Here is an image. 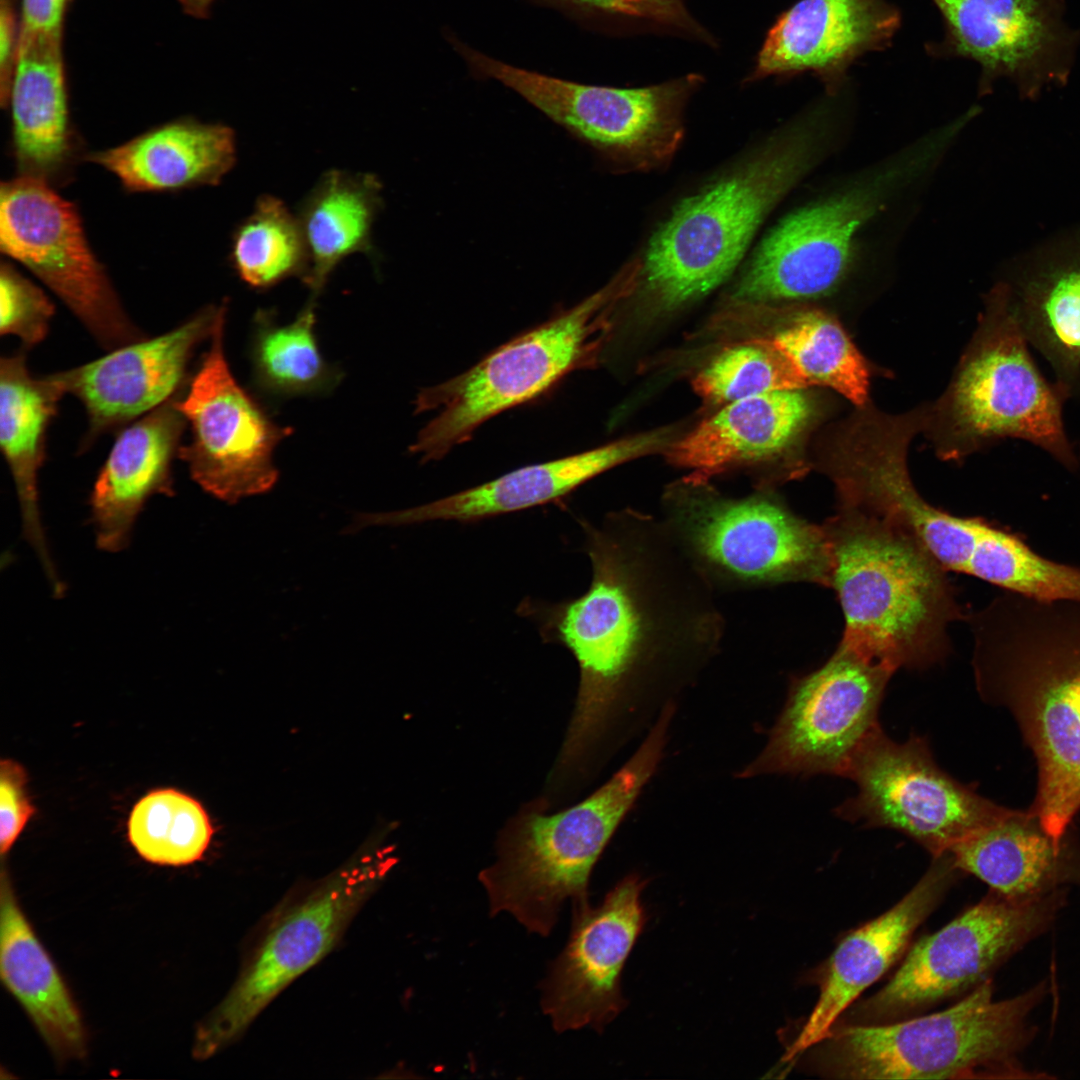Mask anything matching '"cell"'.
I'll list each match as a JSON object with an SVG mask.
<instances>
[{"mask_svg": "<svg viewBox=\"0 0 1080 1080\" xmlns=\"http://www.w3.org/2000/svg\"><path fill=\"white\" fill-rule=\"evenodd\" d=\"M844 777L855 782L857 794L835 809L838 817L894 829L933 857L1009 810L941 769L926 737L899 743L881 727L858 749Z\"/></svg>", "mask_w": 1080, "mask_h": 1080, "instance_id": "cell-14", "label": "cell"}, {"mask_svg": "<svg viewBox=\"0 0 1080 1080\" xmlns=\"http://www.w3.org/2000/svg\"><path fill=\"white\" fill-rule=\"evenodd\" d=\"M213 828L203 806L175 789H157L143 796L131 810L127 835L145 861L184 866L199 861L207 850Z\"/></svg>", "mask_w": 1080, "mask_h": 1080, "instance_id": "cell-36", "label": "cell"}, {"mask_svg": "<svg viewBox=\"0 0 1080 1080\" xmlns=\"http://www.w3.org/2000/svg\"><path fill=\"white\" fill-rule=\"evenodd\" d=\"M816 405L805 389L781 390L728 403L665 449L667 460L709 479L730 468L783 456L810 426Z\"/></svg>", "mask_w": 1080, "mask_h": 1080, "instance_id": "cell-26", "label": "cell"}, {"mask_svg": "<svg viewBox=\"0 0 1080 1080\" xmlns=\"http://www.w3.org/2000/svg\"><path fill=\"white\" fill-rule=\"evenodd\" d=\"M55 313L44 291L25 278L10 263L0 269V333L18 337L27 349L47 336Z\"/></svg>", "mask_w": 1080, "mask_h": 1080, "instance_id": "cell-38", "label": "cell"}, {"mask_svg": "<svg viewBox=\"0 0 1080 1080\" xmlns=\"http://www.w3.org/2000/svg\"><path fill=\"white\" fill-rule=\"evenodd\" d=\"M1079 461H1080V456H1079Z\"/></svg>", "mask_w": 1080, "mask_h": 1080, "instance_id": "cell-44", "label": "cell"}, {"mask_svg": "<svg viewBox=\"0 0 1080 1080\" xmlns=\"http://www.w3.org/2000/svg\"><path fill=\"white\" fill-rule=\"evenodd\" d=\"M768 337L794 363L811 385L833 389L857 407L868 402L866 363L842 325L815 307L793 310Z\"/></svg>", "mask_w": 1080, "mask_h": 1080, "instance_id": "cell-34", "label": "cell"}, {"mask_svg": "<svg viewBox=\"0 0 1080 1080\" xmlns=\"http://www.w3.org/2000/svg\"><path fill=\"white\" fill-rule=\"evenodd\" d=\"M667 446L668 432L664 430L639 434L581 453L527 465L430 503L401 511L366 514L364 520L367 525H410L430 521L474 523L559 500L597 475Z\"/></svg>", "mask_w": 1080, "mask_h": 1080, "instance_id": "cell-24", "label": "cell"}, {"mask_svg": "<svg viewBox=\"0 0 1080 1080\" xmlns=\"http://www.w3.org/2000/svg\"><path fill=\"white\" fill-rule=\"evenodd\" d=\"M954 50L978 62L980 90L1006 77L1023 99L1068 80L1077 42L1065 24L1062 0H933Z\"/></svg>", "mask_w": 1080, "mask_h": 1080, "instance_id": "cell-19", "label": "cell"}, {"mask_svg": "<svg viewBox=\"0 0 1080 1080\" xmlns=\"http://www.w3.org/2000/svg\"><path fill=\"white\" fill-rule=\"evenodd\" d=\"M67 0H22L19 37H60Z\"/></svg>", "mask_w": 1080, "mask_h": 1080, "instance_id": "cell-41", "label": "cell"}, {"mask_svg": "<svg viewBox=\"0 0 1080 1080\" xmlns=\"http://www.w3.org/2000/svg\"><path fill=\"white\" fill-rule=\"evenodd\" d=\"M315 300L296 319L279 325L274 313L258 310L253 321L251 361L255 385L273 397L315 395L331 391L341 378L318 348Z\"/></svg>", "mask_w": 1080, "mask_h": 1080, "instance_id": "cell-33", "label": "cell"}, {"mask_svg": "<svg viewBox=\"0 0 1080 1080\" xmlns=\"http://www.w3.org/2000/svg\"><path fill=\"white\" fill-rule=\"evenodd\" d=\"M645 885L629 875L599 906L573 905L569 940L541 984V1006L557 1032L602 1031L624 1008L620 976L645 923Z\"/></svg>", "mask_w": 1080, "mask_h": 1080, "instance_id": "cell-18", "label": "cell"}, {"mask_svg": "<svg viewBox=\"0 0 1080 1080\" xmlns=\"http://www.w3.org/2000/svg\"><path fill=\"white\" fill-rule=\"evenodd\" d=\"M66 394L58 373L31 374L24 351L0 360V444L21 511L22 530L57 595L62 584L53 564L39 508L38 475L49 426Z\"/></svg>", "mask_w": 1080, "mask_h": 1080, "instance_id": "cell-28", "label": "cell"}, {"mask_svg": "<svg viewBox=\"0 0 1080 1080\" xmlns=\"http://www.w3.org/2000/svg\"><path fill=\"white\" fill-rule=\"evenodd\" d=\"M1046 982L993 999L990 978L950 1008L882 1024H836L808 1048L807 1063L833 1079L1033 1078L1017 1055L1033 1039L1029 1014Z\"/></svg>", "mask_w": 1080, "mask_h": 1080, "instance_id": "cell-5", "label": "cell"}, {"mask_svg": "<svg viewBox=\"0 0 1080 1080\" xmlns=\"http://www.w3.org/2000/svg\"><path fill=\"white\" fill-rule=\"evenodd\" d=\"M454 47L472 72L521 96L554 123L615 165L650 170L670 161L684 135V110L703 78L688 74L661 84L616 88L582 84Z\"/></svg>", "mask_w": 1080, "mask_h": 1080, "instance_id": "cell-10", "label": "cell"}, {"mask_svg": "<svg viewBox=\"0 0 1080 1080\" xmlns=\"http://www.w3.org/2000/svg\"><path fill=\"white\" fill-rule=\"evenodd\" d=\"M0 246L38 277L107 350L146 336L123 308L86 239L76 207L48 182H2Z\"/></svg>", "mask_w": 1080, "mask_h": 1080, "instance_id": "cell-15", "label": "cell"}, {"mask_svg": "<svg viewBox=\"0 0 1080 1080\" xmlns=\"http://www.w3.org/2000/svg\"><path fill=\"white\" fill-rule=\"evenodd\" d=\"M958 872L949 852L934 856L927 872L899 902L841 940L817 974L818 1000L788 1046L785 1061L825 1037L859 995L896 962Z\"/></svg>", "mask_w": 1080, "mask_h": 1080, "instance_id": "cell-21", "label": "cell"}, {"mask_svg": "<svg viewBox=\"0 0 1080 1080\" xmlns=\"http://www.w3.org/2000/svg\"><path fill=\"white\" fill-rule=\"evenodd\" d=\"M27 777L21 765L2 760L0 766V846L4 856L34 813L27 791Z\"/></svg>", "mask_w": 1080, "mask_h": 1080, "instance_id": "cell-40", "label": "cell"}, {"mask_svg": "<svg viewBox=\"0 0 1080 1080\" xmlns=\"http://www.w3.org/2000/svg\"><path fill=\"white\" fill-rule=\"evenodd\" d=\"M59 37H19L8 105L21 175L62 181L75 158Z\"/></svg>", "mask_w": 1080, "mask_h": 1080, "instance_id": "cell-29", "label": "cell"}, {"mask_svg": "<svg viewBox=\"0 0 1080 1080\" xmlns=\"http://www.w3.org/2000/svg\"><path fill=\"white\" fill-rule=\"evenodd\" d=\"M585 16L631 20L706 39L707 33L692 18L683 0H544Z\"/></svg>", "mask_w": 1080, "mask_h": 1080, "instance_id": "cell-39", "label": "cell"}, {"mask_svg": "<svg viewBox=\"0 0 1080 1080\" xmlns=\"http://www.w3.org/2000/svg\"><path fill=\"white\" fill-rule=\"evenodd\" d=\"M672 713L667 705L632 758L582 802L548 814L543 800L533 801L510 819L496 861L479 873L491 915L509 913L528 931L547 936L568 899L588 901L592 868L654 773Z\"/></svg>", "mask_w": 1080, "mask_h": 1080, "instance_id": "cell-6", "label": "cell"}, {"mask_svg": "<svg viewBox=\"0 0 1080 1080\" xmlns=\"http://www.w3.org/2000/svg\"><path fill=\"white\" fill-rule=\"evenodd\" d=\"M184 12L195 18H206L215 0H177Z\"/></svg>", "mask_w": 1080, "mask_h": 1080, "instance_id": "cell-43", "label": "cell"}, {"mask_svg": "<svg viewBox=\"0 0 1080 1080\" xmlns=\"http://www.w3.org/2000/svg\"><path fill=\"white\" fill-rule=\"evenodd\" d=\"M692 385L704 400L717 404L810 386L790 358L769 338L726 348L695 376Z\"/></svg>", "mask_w": 1080, "mask_h": 1080, "instance_id": "cell-37", "label": "cell"}, {"mask_svg": "<svg viewBox=\"0 0 1080 1080\" xmlns=\"http://www.w3.org/2000/svg\"><path fill=\"white\" fill-rule=\"evenodd\" d=\"M392 864L385 852L364 855L283 911L231 990L198 1026L193 1056L208 1059L232 1044L279 993L324 958Z\"/></svg>", "mask_w": 1080, "mask_h": 1080, "instance_id": "cell-13", "label": "cell"}, {"mask_svg": "<svg viewBox=\"0 0 1080 1080\" xmlns=\"http://www.w3.org/2000/svg\"><path fill=\"white\" fill-rule=\"evenodd\" d=\"M823 528L845 619L841 642L895 671L943 661L949 625L967 618L947 571L915 537L861 508L838 503Z\"/></svg>", "mask_w": 1080, "mask_h": 1080, "instance_id": "cell-3", "label": "cell"}, {"mask_svg": "<svg viewBox=\"0 0 1080 1080\" xmlns=\"http://www.w3.org/2000/svg\"><path fill=\"white\" fill-rule=\"evenodd\" d=\"M19 32L14 0H1L0 5V99L6 106L15 68Z\"/></svg>", "mask_w": 1080, "mask_h": 1080, "instance_id": "cell-42", "label": "cell"}, {"mask_svg": "<svg viewBox=\"0 0 1080 1080\" xmlns=\"http://www.w3.org/2000/svg\"><path fill=\"white\" fill-rule=\"evenodd\" d=\"M942 149L938 139L929 137L875 177L785 217L755 250L733 298L761 304L818 299L834 292L853 266L859 230Z\"/></svg>", "mask_w": 1080, "mask_h": 1080, "instance_id": "cell-11", "label": "cell"}, {"mask_svg": "<svg viewBox=\"0 0 1080 1080\" xmlns=\"http://www.w3.org/2000/svg\"><path fill=\"white\" fill-rule=\"evenodd\" d=\"M661 518L714 589L787 583L830 587L831 553L823 525L761 490L730 498L688 477L663 498Z\"/></svg>", "mask_w": 1080, "mask_h": 1080, "instance_id": "cell-9", "label": "cell"}, {"mask_svg": "<svg viewBox=\"0 0 1080 1080\" xmlns=\"http://www.w3.org/2000/svg\"><path fill=\"white\" fill-rule=\"evenodd\" d=\"M967 619L977 690L1011 714L1033 752L1029 810L1060 841L1080 811V600L1003 591Z\"/></svg>", "mask_w": 1080, "mask_h": 1080, "instance_id": "cell-2", "label": "cell"}, {"mask_svg": "<svg viewBox=\"0 0 1080 1080\" xmlns=\"http://www.w3.org/2000/svg\"><path fill=\"white\" fill-rule=\"evenodd\" d=\"M382 185L369 173L329 170L302 202L300 221L309 254L303 278L315 298L348 256L371 253V235L382 207Z\"/></svg>", "mask_w": 1080, "mask_h": 1080, "instance_id": "cell-32", "label": "cell"}, {"mask_svg": "<svg viewBox=\"0 0 1080 1080\" xmlns=\"http://www.w3.org/2000/svg\"><path fill=\"white\" fill-rule=\"evenodd\" d=\"M961 872L1012 899L1080 885V841L1072 828L1055 840L1028 810L1010 809L947 851Z\"/></svg>", "mask_w": 1080, "mask_h": 1080, "instance_id": "cell-27", "label": "cell"}, {"mask_svg": "<svg viewBox=\"0 0 1080 1080\" xmlns=\"http://www.w3.org/2000/svg\"><path fill=\"white\" fill-rule=\"evenodd\" d=\"M222 305L208 306L157 337H145L57 372L66 394L75 396L86 411V443L176 396L197 346L211 337Z\"/></svg>", "mask_w": 1080, "mask_h": 1080, "instance_id": "cell-20", "label": "cell"}, {"mask_svg": "<svg viewBox=\"0 0 1080 1080\" xmlns=\"http://www.w3.org/2000/svg\"><path fill=\"white\" fill-rule=\"evenodd\" d=\"M0 974L57 1060L85 1056L86 1032L78 1007L4 872L0 889Z\"/></svg>", "mask_w": 1080, "mask_h": 1080, "instance_id": "cell-30", "label": "cell"}, {"mask_svg": "<svg viewBox=\"0 0 1080 1080\" xmlns=\"http://www.w3.org/2000/svg\"><path fill=\"white\" fill-rule=\"evenodd\" d=\"M1066 400H1080V224L1012 258L997 281Z\"/></svg>", "mask_w": 1080, "mask_h": 1080, "instance_id": "cell-22", "label": "cell"}, {"mask_svg": "<svg viewBox=\"0 0 1080 1080\" xmlns=\"http://www.w3.org/2000/svg\"><path fill=\"white\" fill-rule=\"evenodd\" d=\"M579 523L592 568L589 588L557 602L526 598L517 607L544 642L565 647L579 666L558 765L567 769L632 687L662 671L698 666L718 652L725 632L714 587L662 518L624 508L599 523Z\"/></svg>", "mask_w": 1080, "mask_h": 1080, "instance_id": "cell-1", "label": "cell"}, {"mask_svg": "<svg viewBox=\"0 0 1080 1080\" xmlns=\"http://www.w3.org/2000/svg\"><path fill=\"white\" fill-rule=\"evenodd\" d=\"M895 670L840 641L818 669L795 679L760 755L740 774L844 777L880 726L879 709Z\"/></svg>", "mask_w": 1080, "mask_h": 1080, "instance_id": "cell-16", "label": "cell"}, {"mask_svg": "<svg viewBox=\"0 0 1080 1080\" xmlns=\"http://www.w3.org/2000/svg\"><path fill=\"white\" fill-rule=\"evenodd\" d=\"M640 258L576 305L499 346L465 372L427 387L415 412H433L410 446L429 462L472 438L494 416L523 404L565 375L593 365L608 339L618 305L639 284Z\"/></svg>", "mask_w": 1080, "mask_h": 1080, "instance_id": "cell-7", "label": "cell"}, {"mask_svg": "<svg viewBox=\"0 0 1080 1080\" xmlns=\"http://www.w3.org/2000/svg\"><path fill=\"white\" fill-rule=\"evenodd\" d=\"M899 23L886 0H800L767 32L747 81L808 71L833 93L849 65L887 46Z\"/></svg>", "mask_w": 1080, "mask_h": 1080, "instance_id": "cell-23", "label": "cell"}, {"mask_svg": "<svg viewBox=\"0 0 1080 1080\" xmlns=\"http://www.w3.org/2000/svg\"><path fill=\"white\" fill-rule=\"evenodd\" d=\"M89 160L113 173L131 192L216 185L236 161L233 130L192 119L153 128Z\"/></svg>", "mask_w": 1080, "mask_h": 1080, "instance_id": "cell-31", "label": "cell"}, {"mask_svg": "<svg viewBox=\"0 0 1080 1080\" xmlns=\"http://www.w3.org/2000/svg\"><path fill=\"white\" fill-rule=\"evenodd\" d=\"M1066 401L1041 374L1002 286L984 297L976 331L938 408L944 457L960 458L999 440L1027 441L1070 472L1079 458L1063 421Z\"/></svg>", "mask_w": 1080, "mask_h": 1080, "instance_id": "cell-8", "label": "cell"}, {"mask_svg": "<svg viewBox=\"0 0 1080 1080\" xmlns=\"http://www.w3.org/2000/svg\"><path fill=\"white\" fill-rule=\"evenodd\" d=\"M226 311L223 303L209 350L175 404L190 429L178 457L206 492L236 503L273 487V451L291 429L274 423L232 375L224 351Z\"/></svg>", "mask_w": 1080, "mask_h": 1080, "instance_id": "cell-17", "label": "cell"}, {"mask_svg": "<svg viewBox=\"0 0 1080 1080\" xmlns=\"http://www.w3.org/2000/svg\"><path fill=\"white\" fill-rule=\"evenodd\" d=\"M1065 899L1061 888L1025 899L994 892L915 943L888 983L860 1002L843 1023L882 1024L906 1019L975 988L1049 928Z\"/></svg>", "mask_w": 1080, "mask_h": 1080, "instance_id": "cell-12", "label": "cell"}, {"mask_svg": "<svg viewBox=\"0 0 1080 1080\" xmlns=\"http://www.w3.org/2000/svg\"><path fill=\"white\" fill-rule=\"evenodd\" d=\"M175 398L126 425L99 471L90 510L96 544L105 552L127 547L151 497L174 494L172 464L187 429Z\"/></svg>", "mask_w": 1080, "mask_h": 1080, "instance_id": "cell-25", "label": "cell"}, {"mask_svg": "<svg viewBox=\"0 0 1080 1080\" xmlns=\"http://www.w3.org/2000/svg\"><path fill=\"white\" fill-rule=\"evenodd\" d=\"M828 132L824 113L814 114L679 202L641 257L637 289L646 300L673 310L721 285L765 218L819 160Z\"/></svg>", "mask_w": 1080, "mask_h": 1080, "instance_id": "cell-4", "label": "cell"}, {"mask_svg": "<svg viewBox=\"0 0 1080 1080\" xmlns=\"http://www.w3.org/2000/svg\"><path fill=\"white\" fill-rule=\"evenodd\" d=\"M231 261L239 277L257 289L288 277H305L309 254L297 215L273 195H262L233 234Z\"/></svg>", "mask_w": 1080, "mask_h": 1080, "instance_id": "cell-35", "label": "cell"}]
</instances>
